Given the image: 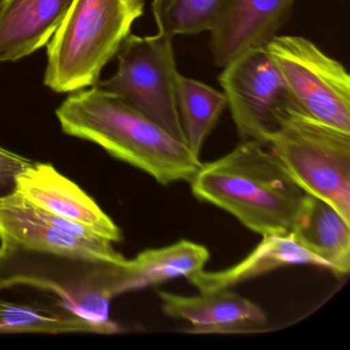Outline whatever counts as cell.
<instances>
[{"label": "cell", "mask_w": 350, "mask_h": 350, "mask_svg": "<svg viewBox=\"0 0 350 350\" xmlns=\"http://www.w3.org/2000/svg\"><path fill=\"white\" fill-rule=\"evenodd\" d=\"M65 134L95 143L161 185L193 179L202 163L187 145L111 92H73L56 110Z\"/></svg>", "instance_id": "obj_1"}, {"label": "cell", "mask_w": 350, "mask_h": 350, "mask_svg": "<svg viewBox=\"0 0 350 350\" xmlns=\"http://www.w3.org/2000/svg\"><path fill=\"white\" fill-rule=\"evenodd\" d=\"M192 194L216 206L258 234H288L305 193L267 145L241 141L224 157L202 163L190 181Z\"/></svg>", "instance_id": "obj_2"}, {"label": "cell", "mask_w": 350, "mask_h": 350, "mask_svg": "<svg viewBox=\"0 0 350 350\" xmlns=\"http://www.w3.org/2000/svg\"><path fill=\"white\" fill-rule=\"evenodd\" d=\"M144 8L145 0H72L46 44L44 85L70 94L97 85Z\"/></svg>", "instance_id": "obj_3"}, {"label": "cell", "mask_w": 350, "mask_h": 350, "mask_svg": "<svg viewBox=\"0 0 350 350\" xmlns=\"http://www.w3.org/2000/svg\"><path fill=\"white\" fill-rule=\"evenodd\" d=\"M0 290L16 286L51 291L61 302L87 319H109L110 301L137 290L131 260L94 261L0 243Z\"/></svg>", "instance_id": "obj_4"}, {"label": "cell", "mask_w": 350, "mask_h": 350, "mask_svg": "<svg viewBox=\"0 0 350 350\" xmlns=\"http://www.w3.org/2000/svg\"><path fill=\"white\" fill-rule=\"evenodd\" d=\"M293 181L350 222V133L293 111L267 144Z\"/></svg>", "instance_id": "obj_5"}, {"label": "cell", "mask_w": 350, "mask_h": 350, "mask_svg": "<svg viewBox=\"0 0 350 350\" xmlns=\"http://www.w3.org/2000/svg\"><path fill=\"white\" fill-rule=\"evenodd\" d=\"M173 36L131 33L120 46L118 69L98 87L116 94L170 135L185 143L177 101L179 71Z\"/></svg>", "instance_id": "obj_6"}, {"label": "cell", "mask_w": 350, "mask_h": 350, "mask_svg": "<svg viewBox=\"0 0 350 350\" xmlns=\"http://www.w3.org/2000/svg\"><path fill=\"white\" fill-rule=\"evenodd\" d=\"M301 113L350 133V75L311 40L276 36L267 46Z\"/></svg>", "instance_id": "obj_7"}, {"label": "cell", "mask_w": 350, "mask_h": 350, "mask_svg": "<svg viewBox=\"0 0 350 350\" xmlns=\"http://www.w3.org/2000/svg\"><path fill=\"white\" fill-rule=\"evenodd\" d=\"M222 69L218 81L239 138L267 145L298 111L280 69L266 48L247 51Z\"/></svg>", "instance_id": "obj_8"}, {"label": "cell", "mask_w": 350, "mask_h": 350, "mask_svg": "<svg viewBox=\"0 0 350 350\" xmlns=\"http://www.w3.org/2000/svg\"><path fill=\"white\" fill-rule=\"evenodd\" d=\"M0 243L10 249L94 261L120 263L126 260L108 239L77 237L46 222L38 208L15 190L0 198Z\"/></svg>", "instance_id": "obj_9"}, {"label": "cell", "mask_w": 350, "mask_h": 350, "mask_svg": "<svg viewBox=\"0 0 350 350\" xmlns=\"http://www.w3.org/2000/svg\"><path fill=\"white\" fill-rule=\"evenodd\" d=\"M296 0H220L208 32L213 63L223 68L247 51L266 48L291 17Z\"/></svg>", "instance_id": "obj_10"}, {"label": "cell", "mask_w": 350, "mask_h": 350, "mask_svg": "<svg viewBox=\"0 0 350 350\" xmlns=\"http://www.w3.org/2000/svg\"><path fill=\"white\" fill-rule=\"evenodd\" d=\"M15 191L44 212L87 227L108 241H120L122 231L77 184L52 165L34 163L16 179Z\"/></svg>", "instance_id": "obj_11"}, {"label": "cell", "mask_w": 350, "mask_h": 350, "mask_svg": "<svg viewBox=\"0 0 350 350\" xmlns=\"http://www.w3.org/2000/svg\"><path fill=\"white\" fill-rule=\"evenodd\" d=\"M182 296L159 292L163 313L190 323L192 334H233L261 332L265 312L253 301L229 290Z\"/></svg>", "instance_id": "obj_12"}, {"label": "cell", "mask_w": 350, "mask_h": 350, "mask_svg": "<svg viewBox=\"0 0 350 350\" xmlns=\"http://www.w3.org/2000/svg\"><path fill=\"white\" fill-rule=\"evenodd\" d=\"M72 0H0V63L17 62L46 46Z\"/></svg>", "instance_id": "obj_13"}, {"label": "cell", "mask_w": 350, "mask_h": 350, "mask_svg": "<svg viewBox=\"0 0 350 350\" xmlns=\"http://www.w3.org/2000/svg\"><path fill=\"white\" fill-rule=\"evenodd\" d=\"M291 235L319 258L325 269L344 276L350 270V222L331 204L306 194L293 222Z\"/></svg>", "instance_id": "obj_14"}, {"label": "cell", "mask_w": 350, "mask_h": 350, "mask_svg": "<svg viewBox=\"0 0 350 350\" xmlns=\"http://www.w3.org/2000/svg\"><path fill=\"white\" fill-rule=\"evenodd\" d=\"M261 243L239 263L219 271L198 272L188 278L200 293L229 290L232 286L288 265H315L325 268L319 258L303 249L291 233L265 235Z\"/></svg>", "instance_id": "obj_15"}, {"label": "cell", "mask_w": 350, "mask_h": 350, "mask_svg": "<svg viewBox=\"0 0 350 350\" xmlns=\"http://www.w3.org/2000/svg\"><path fill=\"white\" fill-rule=\"evenodd\" d=\"M120 331L113 321L87 319L64 303L28 304L0 299V333H96Z\"/></svg>", "instance_id": "obj_16"}, {"label": "cell", "mask_w": 350, "mask_h": 350, "mask_svg": "<svg viewBox=\"0 0 350 350\" xmlns=\"http://www.w3.org/2000/svg\"><path fill=\"white\" fill-rule=\"evenodd\" d=\"M208 259L210 252L204 245L186 239L143 251L131 260L137 290L174 278H190L204 270Z\"/></svg>", "instance_id": "obj_17"}, {"label": "cell", "mask_w": 350, "mask_h": 350, "mask_svg": "<svg viewBox=\"0 0 350 350\" xmlns=\"http://www.w3.org/2000/svg\"><path fill=\"white\" fill-rule=\"evenodd\" d=\"M177 101L186 145L200 157L206 138L227 107L226 98L223 92L179 75Z\"/></svg>", "instance_id": "obj_18"}, {"label": "cell", "mask_w": 350, "mask_h": 350, "mask_svg": "<svg viewBox=\"0 0 350 350\" xmlns=\"http://www.w3.org/2000/svg\"><path fill=\"white\" fill-rule=\"evenodd\" d=\"M220 0H152L157 31L169 36L208 32Z\"/></svg>", "instance_id": "obj_19"}, {"label": "cell", "mask_w": 350, "mask_h": 350, "mask_svg": "<svg viewBox=\"0 0 350 350\" xmlns=\"http://www.w3.org/2000/svg\"><path fill=\"white\" fill-rule=\"evenodd\" d=\"M36 161L0 147V198L15 190L18 176Z\"/></svg>", "instance_id": "obj_20"}, {"label": "cell", "mask_w": 350, "mask_h": 350, "mask_svg": "<svg viewBox=\"0 0 350 350\" xmlns=\"http://www.w3.org/2000/svg\"><path fill=\"white\" fill-rule=\"evenodd\" d=\"M0 258H1V251H0Z\"/></svg>", "instance_id": "obj_21"}]
</instances>
